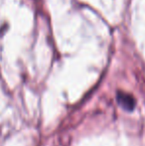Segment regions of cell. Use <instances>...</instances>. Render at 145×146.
<instances>
[{
    "mask_svg": "<svg viewBox=\"0 0 145 146\" xmlns=\"http://www.w3.org/2000/svg\"><path fill=\"white\" fill-rule=\"evenodd\" d=\"M116 100L120 108H122L126 111H132L135 108V98L128 92H118L116 94Z\"/></svg>",
    "mask_w": 145,
    "mask_h": 146,
    "instance_id": "6da1fadb",
    "label": "cell"
}]
</instances>
